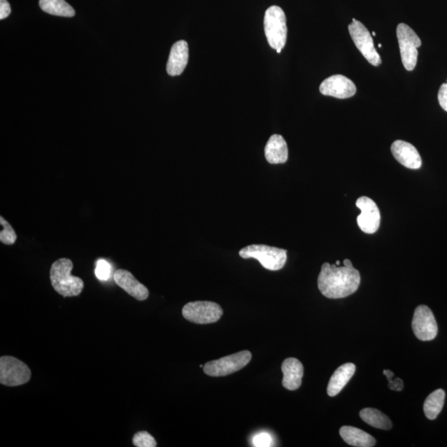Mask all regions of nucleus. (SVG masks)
Returning <instances> with one entry per match:
<instances>
[{"label":"nucleus","mask_w":447,"mask_h":447,"mask_svg":"<svg viewBox=\"0 0 447 447\" xmlns=\"http://www.w3.org/2000/svg\"><path fill=\"white\" fill-rule=\"evenodd\" d=\"M283 386L288 390H296L301 385L304 374V365L295 358H288L282 364Z\"/></svg>","instance_id":"16"},{"label":"nucleus","mask_w":447,"mask_h":447,"mask_svg":"<svg viewBox=\"0 0 447 447\" xmlns=\"http://www.w3.org/2000/svg\"><path fill=\"white\" fill-rule=\"evenodd\" d=\"M0 224H1L3 227L1 232H0V242L6 246H12L15 243L17 239L15 230L2 215L0 216Z\"/></svg>","instance_id":"23"},{"label":"nucleus","mask_w":447,"mask_h":447,"mask_svg":"<svg viewBox=\"0 0 447 447\" xmlns=\"http://www.w3.org/2000/svg\"><path fill=\"white\" fill-rule=\"evenodd\" d=\"M114 280L117 285L135 299L144 301L149 296L148 289L143 283H139L128 270H116Z\"/></svg>","instance_id":"14"},{"label":"nucleus","mask_w":447,"mask_h":447,"mask_svg":"<svg viewBox=\"0 0 447 447\" xmlns=\"http://www.w3.org/2000/svg\"><path fill=\"white\" fill-rule=\"evenodd\" d=\"M356 206L361 211L357 218L359 227L364 233L374 234L381 225V211L376 203L367 197H361L356 201Z\"/></svg>","instance_id":"11"},{"label":"nucleus","mask_w":447,"mask_h":447,"mask_svg":"<svg viewBox=\"0 0 447 447\" xmlns=\"http://www.w3.org/2000/svg\"><path fill=\"white\" fill-rule=\"evenodd\" d=\"M273 444V437L268 432H260L253 439V445L256 447L272 446Z\"/></svg>","instance_id":"26"},{"label":"nucleus","mask_w":447,"mask_h":447,"mask_svg":"<svg viewBox=\"0 0 447 447\" xmlns=\"http://www.w3.org/2000/svg\"><path fill=\"white\" fill-rule=\"evenodd\" d=\"M438 101H439L442 109L447 112V81L440 87L439 92H438Z\"/></svg>","instance_id":"28"},{"label":"nucleus","mask_w":447,"mask_h":447,"mask_svg":"<svg viewBox=\"0 0 447 447\" xmlns=\"http://www.w3.org/2000/svg\"><path fill=\"white\" fill-rule=\"evenodd\" d=\"M72 261L62 258L54 262L50 270V279L54 290L64 297L78 296L84 288L83 280L72 276Z\"/></svg>","instance_id":"2"},{"label":"nucleus","mask_w":447,"mask_h":447,"mask_svg":"<svg viewBox=\"0 0 447 447\" xmlns=\"http://www.w3.org/2000/svg\"><path fill=\"white\" fill-rule=\"evenodd\" d=\"M397 38L399 41L402 62L407 71H413L417 66L418 48L422 42L418 36L410 27L399 24L397 27Z\"/></svg>","instance_id":"5"},{"label":"nucleus","mask_w":447,"mask_h":447,"mask_svg":"<svg viewBox=\"0 0 447 447\" xmlns=\"http://www.w3.org/2000/svg\"><path fill=\"white\" fill-rule=\"evenodd\" d=\"M31 370L28 365L13 356L0 358V383L10 387L24 385L30 381Z\"/></svg>","instance_id":"7"},{"label":"nucleus","mask_w":447,"mask_h":447,"mask_svg":"<svg viewBox=\"0 0 447 447\" xmlns=\"http://www.w3.org/2000/svg\"><path fill=\"white\" fill-rule=\"evenodd\" d=\"M383 374L388 378V381H390V387L392 390L402 391L404 388V382L401 378H397L395 381H392V377L395 376L394 373L390 371V370H383Z\"/></svg>","instance_id":"27"},{"label":"nucleus","mask_w":447,"mask_h":447,"mask_svg":"<svg viewBox=\"0 0 447 447\" xmlns=\"http://www.w3.org/2000/svg\"><path fill=\"white\" fill-rule=\"evenodd\" d=\"M372 35L376 36V31H373Z\"/></svg>","instance_id":"31"},{"label":"nucleus","mask_w":447,"mask_h":447,"mask_svg":"<svg viewBox=\"0 0 447 447\" xmlns=\"http://www.w3.org/2000/svg\"><path fill=\"white\" fill-rule=\"evenodd\" d=\"M251 359L252 354L250 351H239L238 353L206 363L203 370L207 376L211 377L227 376L246 367Z\"/></svg>","instance_id":"6"},{"label":"nucleus","mask_w":447,"mask_h":447,"mask_svg":"<svg viewBox=\"0 0 447 447\" xmlns=\"http://www.w3.org/2000/svg\"><path fill=\"white\" fill-rule=\"evenodd\" d=\"M203 367H203V365H202V364H201V365H200V368H203Z\"/></svg>","instance_id":"32"},{"label":"nucleus","mask_w":447,"mask_h":447,"mask_svg":"<svg viewBox=\"0 0 447 447\" xmlns=\"http://www.w3.org/2000/svg\"><path fill=\"white\" fill-rule=\"evenodd\" d=\"M360 416L369 425L382 430H390L392 422L385 413L376 409H364L360 411Z\"/></svg>","instance_id":"20"},{"label":"nucleus","mask_w":447,"mask_h":447,"mask_svg":"<svg viewBox=\"0 0 447 447\" xmlns=\"http://www.w3.org/2000/svg\"><path fill=\"white\" fill-rule=\"evenodd\" d=\"M355 365L352 363H346L339 367L329 379L327 394L329 397H334L340 394L346 387L355 372Z\"/></svg>","instance_id":"18"},{"label":"nucleus","mask_w":447,"mask_h":447,"mask_svg":"<svg viewBox=\"0 0 447 447\" xmlns=\"http://www.w3.org/2000/svg\"><path fill=\"white\" fill-rule=\"evenodd\" d=\"M189 48L186 41H178L171 47L170 55L166 64V71L171 76L183 73L188 63Z\"/></svg>","instance_id":"15"},{"label":"nucleus","mask_w":447,"mask_h":447,"mask_svg":"<svg viewBox=\"0 0 447 447\" xmlns=\"http://www.w3.org/2000/svg\"><path fill=\"white\" fill-rule=\"evenodd\" d=\"M11 7L7 0H0V20H3L10 16Z\"/></svg>","instance_id":"29"},{"label":"nucleus","mask_w":447,"mask_h":447,"mask_svg":"<svg viewBox=\"0 0 447 447\" xmlns=\"http://www.w3.org/2000/svg\"><path fill=\"white\" fill-rule=\"evenodd\" d=\"M223 310L215 302L197 301L189 302L183 308V318L196 324H211L218 322Z\"/></svg>","instance_id":"8"},{"label":"nucleus","mask_w":447,"mask_h":447,"mask_svg":"<svg viewBox=\"0 0 447 447\" xmlns=\"http://www.w3.org/2000/svg\"><path fill=\"white\" fill-rule=\"evenodd\" d=\"M264 33L270 47L281 52L287 42L288 28L285 13L278 6H271L265 12Z\"/></svg>","instance_id":"3"},{"label":"nucleus","mask_w":447,"mask_h":447,"mask_svg":"<svg viewBox=\"0 0 447 447\" xmlns=\"http://www.w3.org/2000/svg\"><path fill=\"white\" fill-rule=\"evenodd\" d=\"M243 259H255L270 271L282 269L287 262V250L265 245H252L243 248L239 252Z\"/></svg>","instance_id":"4"},{"label":"nucleus","mask_w":447,"mask_h":447,"mask_svg":"<svg viewBox=\"0 0 447 447\" xmlns=\"http://www.w3.org/2000/svg\"><path fill=\"white\" fill-rule=\"evenodd\" d=\"M349 33L356 48L359 49L365 59L374 66L381 65L382 62L381 56L374 47L372 36L367 27L362 22L353 19L349 25Z\"/></svg>","instance_id":"9"},{"label":"nucleus","mask_w":447,"mask_h":447,"mask_svg":"<svg viewBox=\"0 0 447 447\" xmlns=\"http://www.w3.org/2000/svg\"><path fill=\"white\" fill-rule=\"evenodd\" d=\"M340 264H341V263H340V261H336V264L337 266H338V265H340Z\"/></svg>","instance_id":"30"},{"label":"nucleus","mask_w":447,"mask_h":447,"mask_svg":"<svg viewBox=\"0 0 447 447\" xmlns=\"http://www.w3.org/2000/svg\"><path fill=\"white\" fill-rule=\"evenodd\" d=\"M133 444L137 447H155L157 441L148 432H139L133 437Z\"/></svg>","instance_id":"24"},{"label":"nucleus","mask_w":447,"mask_h":447,"mask_svg":"<svg viewBox=\"0 0 447 447\" xmlns=\"http://www.w3.org/2000/svg\"><path fill=\"white\" fill-rule=\"evenodd\" d=\"M340 435L347 444L357 447H372L376 441L369 433L354 427L345 426L340 429Z\"/></svg>","instance_id":"19"},{"label":"nucleus","mask_w":447,"mask_h":447,"mask_svg":"<svg viewBox=\"0 0 447 447\" xmlns=\"http://www.w3.org/2000/svg\"><path fill=\"white\" fill-rule=\"evenodd\" d=\"M111 274V264L105 260H99L97 263L96 275L98 279L106 281Z\"/></svg>","instance_id":"25"},{"label":"nucleus","mask_w":447,"mask_h":447,"mask_svg":"<svg viewBox=\"0 0 447 447\" xmlns=\"http://www.w3.org/2000/svg\"><path fill=\"white\" fill-rule=\"evenodd\" d=\"M391 152L395 159L406 168L409 169L421 168V156L413 144L403 140H397L392 144Z\"/></svg>","instance_id":"13"},{"label":"nucleus","mask_w":447,"mask_h":447,"mask_svg":"<svg viewBox=\"0 0 447 447\" xmlns=\"http://www.w3.org/2000/svg\"><path fill=\"white\" fill-rule=\"evenodd\" d=\"M355 85L346 76L334 75L322 81L320 85V92L324 96L337 99H348L354 97L356 93Z\"/></svg>","instance_id":"12"},{"label":"nucleus","mask_w":447,"mask_h":447,"mask_svg":"<svg viewBox=\"0 0 447 447\" xmlns=\"http://www.w3.org/2000/svg\"><path fill=\"white\" fill-rule=\"evenodd\" d=\"M445 397L446 394L444 390H437L432 392L427 397L425 403H424L423 410L428 419L434 420L440 414L442 409H444Z\"/></svg>","instance_id":"22"},{"label":"nucleus","mask_w":447,"mask_h":447,"mask_svg":"<svg viewBox=\"0 0 447 447\" xmlns=\"http://www.w3.org/2000/svg\"><path fill=\"white\" fill-rule=\"evenodd\" d=\"M322 295L331 299L344 298L357 291L360 283V274L352 265L350 260H344L343 267L325 263L318 280Z\"/></svg>","instance_id":"1"},{"label":"nucleus","mask_w":447,"mask_h":447,"mask_svg":"<svg viewBox=\"0 0 447 447\" xmlns=\"http://www.w3.org/2000/svg\"><path fill=\"white\" fill-rule=\"evenodd\" d=\"M265 159L271 164H284L288 159V148L285 139L281 135L274 134L264 148Z\"/></svg>","instance_id":"17"},{"label":"nucleus","mask_w":447,"mask_h":447,"mask_svg":"<svg viewBox=\"0 0 447 447\" xmlns=\"http://www.w3.org/2000/svg\"><path fill=\"white\" fill-rule=\"evenodd\" d=\"M39 6L49 15L71 17L75 15L74 8L65 0H39Z\"/></svg>","instance_id":"21"},{"label":"nucleus","mask_w":447,"mask_h":447,"mask_svg":"<svg viewBox=\"0 0 447 447\" xmlns=\"http://www.w3.org/2000/svg\"><path fill=\"white\" fill-rule=\"evenodd\" d=\"M412 327L415 336L420 341H428L435 339L438 327L434 315L427 306H418L414 311Z\"/></svg>","instance_id":"10"}]
</instances>
